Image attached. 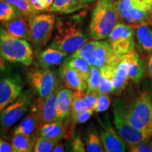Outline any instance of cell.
<instances>
[{
  "mask_svg": "<svg viewBox=\"0 0 152 152\" xmlns=\"http://www.w3.org/2000/svg\"><path fill=\"white\" fill-rule=\"evenodd\" d=\"M149 145L151 146V147L152 148V139H151V141H150V142H149Z\"/></svg>",
  "mask_w": 152,
  "mask_h": 152,
  "instance_id": "bcb514c9",
  "label": "cell"
},
{
  "mask_svg": "<svg viewBox=\"0 0 152 152\" xmlns=\"http://www.w3.org/2000/svg\"><path fill=\"white\" fill-rule=\"evenodd\" d=\"M130 64L126 54L122 55L121 61L118 65L113 81V91L114 94H121L128 86Z\"/></svg>",
  "mask_w": 152,
  "mask_h": 152,
  "instance_id": "ac0fdd59",
  "label": "cell"
},
{
  "mask_svg": "<svg viewBox=\"0 0 152 152\" xmlns=\"http://www.w3.org/2000/svg\"><path fill=\"white\" fill-rule=\"evenodd\" d=\"M32 105V94L30 90L22 93L13 103L0 113V128L9 129L20 121L29 111Z\"/></svg>",
  "mask_w": 152,
  "mask_h": 152,
  "instance_id": "ba28073f",
  "label": "cell"
},
{
  "mask_svg": "<svg viewBox=\"0 0 152 152\" xmlns=\"http://www.w3.org/2000/svg\"><path fill=\"white\" fill-rule=\"evenodd\" d=\"M111 104V99L109 94L98 92L97 100L95 104L94 111L96 112H104L109 109Z\"/></svg>",
  "mask_w": 152,
  "mask_h": 152,
  "instance_id": "e575fe53",
  "label": "cell"
},
{
  "mask_svg": "<svg viewBox=\"0 0 152 152\" xmlns=\"http://www.w3.org/2000/svg\"><path fill=\"white\" fill-rule=\"evenodd\" d=\"M73 93L68 88L61 89L57 92V121H64L71 115Z\"/></svg>",
  "mask_w": 152,
  "mask_h": 152,
  "instance_id": "d6986e66",
  "label": "cell"
},
{
  "mask_svg": "<svg viewBox=\"0 0 152 152\" xmlns=\"http://www.w3.org/2000/svg\"><path fill=\"white\" fill-rule=\"evenodd\" d=\"M26 1H29V2L30 3V1H31V0H26Z\"/></svg>",
  "mask_w": 152,
  "mask_h": 152,
  "instance_id": "7dc6e473",
  "label": "cell"
},
{
  "mask_svg": "<svg viewBox=\"0 0 152 152\" xmlns=\"http://www.w3.org/2000/svg\"><path fill=\"white\" fill-rule=\"evenodd\" d=\"M23 85L18 75H7L0 78V113L22 94Z\"/></svg>",
  "mask_w": 152,
  "mask_h": 152,
  "instance_id": "8fae6325",
  "label": "cell"
},
{
  "mask_svg": "<svg viewBox=\"0 0 152 152\" xmlns=\"http://www.w3.org/2000/svg\"><path fill=\"white\" fill-rule=\"evenodd\" d=\"M122 58V55L114 53L108 41L98 40L92 53V64L98 68L105 66H118Z\"/></svg>",
  "mask_w": 152,
  "mask_h": 152,
  "instance_id": "4fadbf2b",
  "label": "cell"
},
{
  "mask_svg": "<svg viewBox=\"0 0 152 152\" xmlns=\"http://www.w3.org/2000/svg\"><path fill=\"white\" fill-rule=\"evenodd\" d=\"M85 94L84 92H79V91L74 92L71 104V117L87 109V104L84 99Z\"/></svg>",
  "mask_w": 152,
  "mask_h": 152,
  "instance_id": "4dcf8cb0",
  "label": "cell"
},
{
  "mask_svg": "<svg viewBox=\"0 0 152 152\" xmlns=\"http://www.w3.org/2000/svg\"><path fill=\"white\" fill-rule=\"evenodd\" d=\"M65 151V148H64V144L63 142H58L54 147L53 148V152H63Z\"/></svg>",
  "mask_w": 152,
  "mask_h": 152,
  "instance_id": "b9f144b4",
  "label": "cell"
},
{
  "mask_svg": "<svg viewBox=\"0 0 152 152\" xmlns=\"http://www.w3.org/2000/svg\"><path fill=\"white\" fill-rule=\"evenodd\" d=\"M83 1L85 3H92L95 1H98V0H83Z\"/></svg>",
  "mask_w": 152,
  "mask_h": 152,
  "instance_id": "f6af8a7d",
  "label": "cell"
},
{
  "mask_svg": "<svg viewBox=\"0 0 152 152\" xmlns=\"http://www.w3.org/2000/svg\"><path fill=\"white\" fill-rule=\"evenodd\" d=\"M136 37L144 52H152V28L149 25H141L135 28Z\"/></svg>",
  "mask_w": 152,
  "mask_h": 152,
  "instance_id": "484cf974",
  "label": "cell"
},
{
  "mask_svg": "<svg viewBox=\"0 0 152 152\" xmlns=\"http://www.w3.org/2000/svg\"><path fill=\"white\" fill-rule=\"evenodd\" d=\"M22 15L14 5L4 0H0V22H5L14 17Z\"/></svg>",
  "mask_w": 152,
  "mask_h": 152,
  "instance_id": "f546056e",
  "label": "cell"
},
{
  "mask_svg": "<svg viewBox=\"0 0 152 152\" xmlns=\"http://www.w3.org/2000/svg\"><path fill=\"white\" fill-rule=\"evenodd\" d=\"M149 140L140 142L134 145L129 146V151L131 152H152V148L149 145Z\"/></svg>",
  "mask_w": 152,
  "mask_h": 152,
  "instance_id": "8d00e7d4",
  "label": "cell"
},
{
  "mask_svg": "<svg viewBox=\"0 0 152 152\" xmlns=\"http://www.w3.org/2000/svg\"><path fill=\"white\" fill-rule=\"evenodd\" d=\"M64 64L78 72L82 77L87 81L90 74L91 66L85 58L78 56H71Z\"/></svg>",
  "mask_w": 152,
  "mask_h": 152,
  "instance_id": "4316f807",
  "label": "cell"
},
{
  "mask_svg": "<svg viewBox=\"0 0 152 152\" xmlns=\"http://www.w3.org/2000/svg\"><path fill=\"white\" fill-rule=\"evenodd\" d=\"M30 109V111L36 114L42 124L57 121V92L47 97L37 99Z\"/></svg>",
  "mask_w": 152,
  "mask_h": 152,
  "instance_id": "7c38bea8",
  "label": "cell"
},
{
  "mask_svg": "<svg viewBox=\"0 0 152 152\" xmlns=\"http://www.w3.org/2000/svg\"><path fill=\"white\" fill-rule=\"evenodd\" d=\"M118 14L111 0H98L92 11L89 34L94 40L107 38L118 21Z\"/></svg>",
  "mask_w": 152,
  "mask_h": 152,
  "instance_id": "3957f363",
  "label": "cell"
},
{
  "mask_svg": "<svg viewBox=\"0 0 152 152\" xmlns=\"http://www.w3.org/2000/svg\"><path fill=\"white\" fill-rule=\"evenodd\" d=\"M86 6V3L83 0H54L48 11L69 14L81 10Z\"/></svg>",
  "mask_w": 152,
  "mask_h": 152,
  "instance_id": "ffe728a7",
  "label": "cell"
},
{
  "mask_svg": "<svg viewBox=\"0 0 152 152\" xmlns=\"http://www.w3.org/2000/svg\"><path fill=\"white\" fill-rule=\"evenodd\" d=\"M93 111H94V110L87 109V110H85V111L81 112V113L71 117L72 121H73V123H76V124L84 123L85 122H87V121L92 117Z\"/></svg>",
  "mask_w": 152,
  "mask_h": 152,
  "instance_id": "d590c367",
  "label": "cell"
},
{
  "mask_svg": "<svg viewBox=\"0 0 152 152\" xmlns=\"http://www.w3.org/2000/svg\"><path fill=\"white\" fill-rule=\"evenodd\" d=\"M32 42L36 46H45L52 37L55 26L56 17L49 13L36 14L28 18Z\"/></svg>",
  "mask_w": 152,
  "mask_h": 152,
  "instance_id": "8992f818",
  "label": "cell"
},
{
  "mask_svg": "<svg viewBox=\"0 0 152 152\" xmlns=\"http://www.w3.org/2000/svg\"><path fill=\"white\" fill-rule=\"evenodd\" d=\"M67 54V53L62 51L49 47L41 53L39 56V62L43 68L59 65Z\"/></svg>",
  "mask_w": 152,
  "mask_h": 152,
  "instance_id": "603a6c76",
  "label": "cell"
},
{
  "mask_svg": "<svg viewBox=\"0 0 152 152\" xmlns=\"http://www.w3.org/2000/svg\"><path fill=\"white\" fill-rule=\"evenodd\" d=\"M113 123L117 132L128 146L149 140L152 135L151 133L133 127L125 120L115 104L113 106Z\"/></svg>",
  "mask_w": 152,
  "mask_h": 152,
  "instance_id": "9c48e42d",
  "label": "cell"
},
{
  "mask_svg": "<svg viewBox=\"0 0 152 152\" xmlns=\"http://www.w3.org/2000/svg\"><path fill=\"white\" fill-rule=\"evenodd\" d=\"M152 0H118L114 3L119 19L135 28L141 25L151 26L149 10Z\"/></svg>",
  "mask_w": 152,
  "mask_h": 152,
  "instance_id": "5b68a950",
  "label": "cell"
},
{
  "mask_svg": "<svg viewBox=\"0 0 152 152\" xmlns=\"http://www.w3.org/2000/svg\"><path fill=\"white\" fill-rule=\"evenodd\" d=\"M56 35L50 47L62 52H75L88 41L81 30V20L78 16L58 18L56 22Z\"/></svg>",
  "mask_w": 152,
  "mask_h": 152,
  "instance_id": "7a4b0ae2",
  "label": "cell"
},
{
  "mask_svg": "<svg viewBox=\"0 0 152 152\" xmlns=\"http://www.w3.org/2000/svg\"><path fill=\"white\" fill-rule=\"evenodd\" d=\"M66 123L63 121H57L54 122L45 123L42 125L38 130L37 134L39 137L55 140L59 142L64 137H70L73 133L68 131Z\"/></svg>",
  "mask_w": 152,
  "mask_h": 152,
  "instance_id": "2e32d148",
  "label": "cell"
},
{
  "mask_svg": "<svg viewBox=\"0 0 152 152\" xmlns=\"http://www.w3.org/2000/svg\"><path fill=\"white\" fill-rule=\"evenodd\" d=\"M98 92H92L90 93H85L84 99L85 101V103L87 104V109L94 110V106L96 103V100H97Z\"/></svg>",
  "mask_w": 152,
  "mask_h": 152,
  "instance_id": "74e56055",
  "label": "cell"
},
{
  "mask_svg": "<svg viewBox=\"0 0 152 152\" xmlns=\"http://www.w3.org/2000/svg\"><path fill=\"white\" fill-rule=\"evenodd\" d=\"M61 75L66 88L79 92L87 90V81L73 68L64 64L61 68Z\"/></svg>",
  "mask_w": 152,
  "mask_h": 152,
  "instance_id": "e0dca14e",
  "label": "cell"
},
{
  "mask_svg": "<svg viewBox=\"0 0 152 152\" xmlns=\"http://www.w3.org/2000/svg\"><path fill=\"white\" fill-rule=\"evenodd\" d=\"M13 148L11 144L0 138V152H11Z\"/></svg>",
  "mask_w": 152,
  "mask_h": 152,
  "instance_id": "ab89813d",
  "label": "cell"
},
{
  "mask_svg": "<svg viewBox=\"0 0 152 152\" xmlns=\"http://www.w3.org/2000/svg\"><path fill=\"white\" fill-rule=\"evenodd\" d=\"M101 77H102V71L101 68L95 66H92L90 68V74L87 80V88L86 93L96 92L98 90L99 85Z\"/></svg>",
  "mask_w": 152,
  "mask_h": 152,
  "instance_id": "1f68e13d",
  "label": "cell"
},
{
  "mask_svg": "<svg viewBox=\"0 0 152 152\" xmlns=\"http://www.w3.org/2000/svg\"><path fill=\"white\" fill-rule=\"evenodd\" d=\"M42 125L43 124H42L36 114L30 111L27 116L25 117L21 122L14 128L13 133L23 134L34 137V134H37Z\"/></svg>",
  "mask_w": 152,
  "mask_h": 152,
  "instance_id": "7402d4cb",
  "label": "cell"
},
{
  "mask_svg": "<svg viewBox=\"0 0 152 152\" xmlns=\"http://www.w3.org/2000/svg\"><path fill=\"white\" fill-rule=\"evenodd\" d=\"M114 104L133 127L152 134V83L144 85L125 100H115Z\"/></svg>",
  "mask_w": 152,
  "mask_h": 152,
  "instance_id": "6da1fadb",
  "label": "cell"
},
{
  "mask_svg": "<svg viewBox=\"0 0 152 152\" xmlns=\"http://www.w3.org/2000/svg\"><path fill=\"white\" fill-rule=\"evenodd\" d=\"M147 73L148 77H149L150 78L152 79V52L147 58Z\"/></svg>",
  "mask_w": 152,
  "mask_h": 152,
  "instance_id": "60d3db41",
  "label": "cell"
},
{
  "mask_svg": "<svg viewBox=\"0 0 152 152\" xmlns=\"http://www.w3.org/2000/svg\"><path fill=\"white\" fill-rule=\"evenodd\" d=\"M116 66H105L101 68L102 77L97 92L109 94L113 91V81L116 71Z\"/></svg>",
  "mask_w": 152,
  "mask_h": 152,
  "instance_id": "d4e9b609",
  "label": "cell"
},
{
  "mask_svg": "<svg viewBox=\"0 0 152 152\" xmlns=\"http://www.w3.org/2000/svg\"><path fill=\"white\" fill-rule=\"evenodd\" d=\"M149 18L151 19V21L152 23V4L151 6V8H150V10H149Z\"/></svg>",
  "mask_w": 152,
  "mask_h": 152,
  "instance_id": "ee69618b",
  "label": "cell"
},
{
  "mask_svg": "<svg viewBox=\"0 0 152 152\" xmlns=\"http://www.w3.org/2000/svg\"><path fill=\"white\" fill-rule=\"evenodd\" d=\"M86 151L88 152H103L105 151L102 140L96 129L91 128L87 132L85 139Z\"/></svg>",
  "mask_w": 152,
  "mask_h": 152,
  "instance_id": "83f0119b",
  "label": "cell"
},
{
  "mask_svg": "<svg viewBox=\"0 0 152 152\" xmlns=\"http://www.w3.org/2000/svg\"><path fill=\"white\" fill-rule=\"evenodd\" d=\"M4 1L14 5L16 8L18 9L22 15L28 18L38 14L32 7L31 4L26 0H4Z\"/></svg>",
  "mask_w": 152,
  "mask_h": 152,
  "instance_id": "d6a6232c",
  "label": "cell"
},
{
  "mask_svg": "<svg viewBox=\"0 0 152 152\" xmlns=\"http://www.w3.org/2000/svg\"><path fill=\"white\" fill-rule=\"evenodd\" d=\"M85 149L84 144L81 139L79 137H76L74 139L71 143V151L75 152H84L86 151Z\"/></svg>",
  "mask_w": 152,
  "mask_h": 152,
  "instance_id": "f35d334b",
  "label": "cell"
},
{
  "mask_svg": "<svg viewBox=\"0 0 152 152\" xmlns=\"http://www.w3.org/2000/svg\"><path fill=\"white\" fill-rule=\"evenodd\" d=\"M35 139L33 137L19 133H13L11 145L14 152H30L33 151Z\"/></svg>",
  "mask_w": 152,
  "mask_h": 152,
  "instance_id": "cb8c5ba5",
  "label": "cell"
},
{
  "mask_svg": "<svg viewBox=\"0 0 152 152\" xmlns=\"http://www.w3.org/2000/svg\"><path fill=\"white\" fill-rule=\"evenodd\" d=\"M5 59L3 58L1 54H0V73L5 68Z\"/></svg>",
  "mask_w": 152,
  "mask_h": 152,
  "instance_id": "7bdbcfd3",
  "label": "cell"
},
{
  "mask_svg": "<svg viewBox=\"0 0 152 152\" xmlns=\"http://www.w3.org/2000/svg\"><path fill=\"white\" fill-rule=\"evenodd\" d=\"M28 17L20 15L11 18L8 21L2 22L3 27L10 35L14 37L31 41V34L28 26Z\"/></svg>",
  "mask_w": 152,
  "mask_h": 152,
  "instance_id": "9a60e30c",
  "label": "cell"
},
{
  "mask_svg": "<svg viewBox=\"0 0 152 152\" xmlns=\"http://www.w3.org/2000/svg\"><path fill=\"white\" fill-rule=\"evenodd\" d=\"M58 141L52 139L39 137L35 140L33 151L35 152H49L52 151Z\"/></svg>",
  "mask_w": 152,
  "mask_h": 152,
  "instance_id": "836d02e7",
  "label": "cell"
},
{
  "mask_svg": "<svg viewBox=\"0 0 152 152\" xmlns=\"http://www.w3.org/2000/svg\"><path fill=\"white\" fill-rule=\"evenodd\" d=\"M28 78L30 85L39 97H47L56 92L58 86L56 75L47 68L31 71Z\"/></svg>",
  "mask_w": 152,
  "mask_h": 152,
  "instance_id": "30bf717a",
  "label": "cell"
},
{
  "mask_svg": "<svg viewBox=\"0 0 152 152\" xmlns=\"http://www.w3.org/2000/svg\"><path fill=\"white\" fill-rule=\"evenodd\" d=\"M134 29L125 23H117L107 37L114 53L123 55L134 50Z\"/></svg>",
  "mask_w": 152,
  "mask_h": 152,
  "instance_id": "52a82bcc",
  "label": "cell"
},
{
  "mask_svg": "<svg viewBox=\"0 0 152 152\" xmlns=\"http://www.w3.org/2000/svg\"><path fill=\"white\" fill-rule=\"evenodd\" d=\"M0 54L6 61L30 66L33 52L28 40L14 37L0 26Z\"/></svg>",
  "mask_w": 152,
  "mask_h": 152,
  "instance_id": "277c9868",
  "label": "cell"
},
{
  "mask_svg": "<svg viewBox=\"0 0 152 152\" xmlns=\"http://www.w3.org/2000/svg\"><path fill=\"white\" fill-rule=\"evenodd\" d=\"M98 40H93L87 42L84 45L75 50V52H73L71 56H78L81 57V58H85V60L88 62L90 66H93L92 64V53L94 52L95 47L96 46Z\"/></svg>",
  "mask_w": 152,
  "mask_h": 152,
  "instance_id": "f1b7e54d",
  "label": "cell"
},
{
  "mask_svg": "<svg viewBox=\"0 0 152 152\" xmlns=\"http://www.w3.org/2000/svg\"><path fill=\"white\" fill-rule=\"evenodd\" d=\"M130 67H129V78L134 83H137L141 80L145 72V64L137 53L133 50L126 54Z\"/></svg>",
  "mask_w": 152,
  "mask_h": 152,
  "instance_id": "44dd1931",
  "label": "cell"
},
{
  "mask_svg": "<svg viewBox=\"0 0 152 152\" xmlns=\"http://www.w3.org/2000/svg\"><path fill=\"white\" fill-rule=\"evenodd\" d=\"M100 138L106 152H123L126 149L127 144L110 124H102Z\"/></svg>",
  "mask_w": 152,
  "mask_h": 152,
  "instance_id": "5bb4252c",
  "label": "cell"
}]
</instances>
